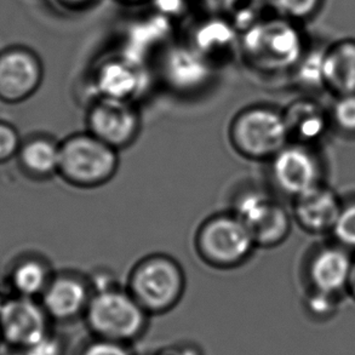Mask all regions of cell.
Returning <instances> with one entry per match:
<instances>
[{"label":"cell","mask_w":355,"mask_h":355,"mask_svg":"<svg viewBox=\"0 0 355 355\" xmlns=\"http://www.w3.org/2000/svg\"><path fill=\"white\" fill-rule=\"evenodd\" d=\"M16 160L27 178L49 180L58 173L60 142L48 135H33L22 141Z\"/></svg>","instance_id":"ac0fdd59"},{"label":"cell","mask_w":355,"mask_h":355,"mask_svg":"<svg viewBox=\"0 0 355 355\" xmlns=\"http://www.w3.org/2000/svg\"><path fill=\"white\" fill-rule=\"evenodd\" d=\"M232 147L243 158L270 160L288 144V132L283 112L256 105L236 113L228 131Z\"/></svg>","instance_id":"5b68a950"},{"label":"cell","mask_w":355,"mask_h":355,"mask_svg":"<svg viewBox=\"0 0 355 355\" xmlns=\"http://www.w3.org/2000/svg\"><path fill=\"white\" fill-rule=\"evenodd\" d=\"M51 319L37 298L11 295L0 309V335L15 351L28 349L51 335Z\"/></svg>","instance_id":"ba28073f"},{"label":"cell","mask_w":355,"mask_h":355,"mask_svg":"<svg viewBox=\"0 0 355 355\" xmlns=\"http://www.w3.org/2000/svg\"><path fill=\"white\" fill-rule=\"evenodd\" d=\"M353 261L348 250L341 245L319 250L308 266V278L313 291L337 297L347 293Z\"/></svg>","instance_id":"9a60e30c"},{"label":"cell","mask_w":355,"mask_h":355,"mask_svg":"<svg viewBox=\"0 0 355 355\" xmlns=\"http://www.w3.org/2000/svg\"><path fill=\"white\" fill-rule=\"evenodd\" d=\"M78 355H134V353L129 345L92 337V341L84 345Z\"/></svg>","instance_id":"f546056e"},{"label":"cell","mask_w":355,"mask_h":355,"mask_svg":"<svg viewBox=\"0 0 355 355\" xmlns=\"http://www.w3.org/2000/svg\"><path fill=\"white\" fill-rule=\"evenodd\" d=\"M239 48L252 67L274 73L296 67L308 46L297 22L274 16L244 31Z\"/></svg>","instance_id":"6da1fadb"},{"label":"cell","mask_w":355,"mask_h":355,"mask_svg":"<svg viewBox=\"0 0 355 355\" xmlns=\"http://www.w3.org/2000/svg\"><path fill=\"white\" fill-rule=\"evenodd\" d=\"M194 245L202 262L217 269L239 267L257 248L248 228L233 212L216 214L202 222Z\"/></svg>","instance_id":"8992f818"},{"label":"cell","mask_w":355,"mask_h":355,"mask_svg":"<svg viewBox=\"0 0 355 355\" xmlns=\"http://www.w3.org/2000/svg\"><path fill=\"white\" fill-rule=\"evenodd\" d=\"M222 16L226 17L239 32L254 26L262 19V12L267 8L266 0H218Z\"/></svg>","instance_id":"cb8c5ba5"},{"label":"cell","mask_w":355,"mask_h":355,"mask_svg":"<svg viewBox=\"0 0 355 355\" xmlns=\"http://www.w3.org/2000/svg\"><path fill=\"white\" fill-rule=\"evenodd\" d=\"M170 21L171 19L155 12L148 19L134 24L130 31L128 38L129 44L125 53L139 61H144V53L168 37L170 33Z\"/></svg>","instance_id":"7402d4cb"},{"label":"cell","mask_w":355,"mask_h":355,"mask_svg":"<svg viewBox=\"0 0 355 355\" xmlns=\"http://www.w3.org/2000/svg\"><path fill=\"white\" fill-rule=\"evenodd\" d=\"M266 3L275 16L298 24L317 14L322 0H266Z\"/></svg>","instance_id":"d4e9b609"},{"label":"cell","mask_w":355,"mask_h":355,"mask_svg":"<svg viewBox=\"0 0 355 355\" xmlns=\"http://www.w3.org/2000/svg\"><path fill=\"white\" fill-rule=\"evenodd\" d=\"M331 233L342 248L355 250V202L342 205Z\"/></svg>","instance_id":"484cf974"},{"label":"cell","mask_w":355,"mask_h":355,"mask_svg":"<svg viewBox=\"0 0 355 355\" xmlns=\"http://www.w3.org/2000/svg\"><path fill=\"white\" fill-rule=\"evenodd\" d=\"M327 87L340 96L355 94V40H342L327 49Z\"/></svg>","instance_id":"44dd1931"},{"label":"cell","mask_w":355,"mask_h":355,"mask_svg":"<svg viewBox=\"0 0 355 355\" xmlns=\"http://www.w3.org/2000/svg\"><path fill=\"white\" fill-rule=\"evenodd\" d=\"M304 308L314 320L327 322L337 313L338 297L312 290L304 301Z\"/></svg>","instance_id":"4316f807"},{"label":"cell","mask_w":355,"mask_h":355,"mask_svg":"<svg viewBox=\"0 0 355 355\" xmlns=\"http://www.w3.org/2000/svg\"><path fill=\"white\" fill-rule=\"evenodd\" d=\"M44 79L42 60L26 46L0 51V102L19 105L38 92Z\"/></svg>","instance_id":"30bf717a"},{"label":"cell","mask_w":355,"mask_h":355,"mask_svg":"<svg viewBox=\"0 0 355 355\" xmlns=\"http://www.w3.org/2000/svg\"><path fill=\"white\" fill-rule=\"evenodd\" d=\"M327 48H307L300 62L293 68L297 82L308 89L327 87L325 58Z\"/></svg>","instance_id":"603a6c76"},{"label":"cell","mask_w":355,"mask_h":355,"mask_svg":"<svg viewBox=\"0 0 355 355\" xmlns=\"http://www.w3.org/2000/svg\"><path fill=\"white\" fill-rule=\"evenodd\" d=\"M22 141L24 139L14 125L0 120V165L16 159Z\"/></svg>","instance_id":"f1b7e54d"},{"label":"cell","mask_w":355,"mask_h":355,"mask_svg":"<svg viewBox=\"0 0 355 355\" xmlns=\"http://www.w3.org/2000/svg\"><path fill=\"white\" fill-rule=\"evenodd\" d=\"M56 1L68 9H82L96 3L97 0H56Z\"/></svg>","instance_id":"1f68e13d"},{"label":"cell","mask_w":355,"mask_h":355,"mask_svg":"<svg viewBox=\"0 0 355 355\" xmlns=\"http://www.w3.org/2000/svg\"><path fill=\"white\" fill-rule=\"evenodd\" d=\"M92 87L97 97L132 102L147 87L144 61L125 51L103 58L92 72Z\"/></svg>","instance_id":"8fae6325"},{"label":"cell","mask_w":355,"mask_h":355,"mask_svg":"<svg viewBox=\"0 0 355 355\" xmlns=\"http://www.w3.org/2000/svg\"><path fill=\"white\" fill-rule=\"evenodd\" d=\"M160 74L171 90L178 94H196L209 85L214 77V63L191 45H175L164 53Z\"/></svg>","instance_id":"5bb4252c"},{"label":"cell","mask_w":355,"mask_h":355,"mask_svg":"<svg viewBox=\"0 0 355 355\" xmlns=\"http://www.w3.org/2000/svg\"><path fill=\"white\" fill-rule=\"evenodd\" d=\"M239 31L223 16H211L193 26L189 43L211 63L230 56L240 46Z\"/></svg>","instance_id":"e0dca14e"},{"label":"cell","mask_w":355,"mask_h":355,"mask_svg":"<svg viewBox=\"0 0 355 355\" xmlns=\"http://www.w3.org/2000/svg\"><path fill=\"white\" fill-rule=\"evenodd\" d=\"M149 317L126 288L112 286L94 291L83 319L92 337L132 346L147 331Z\"/></svg>","instance_id":"7a4b0ae2"},{"label":"cell","mask_w":355,"mask_h":355,"mask_svg":"<svg viewBox=\"0 0 355 355\" xmlns=\"http://www.w3.org/2000/svg\"><path fill=\"white\" fill-rule=\"evenodd\" d=\"M6 288L9 290V286H8V284H5V285H0V309L3 308V306H4V303L6 302V301H8V298H9L10 296H11V295H10V296H8V295H6Z\"/></svg>","instance_id":"836d02e7"},{"label":"cell","mask_w":355,"mask_h":355,"mask_svg":"<svg viewBox=\"0 0 355 355\" xmlns=\"http://www.w3.org/2000/svg\"><path fill=\"white\" fill-rule=\"evenodd\" d=\"M118 152L87 131L71 135L60 142L58 175L73 187H101L118 173Z\"/></svg>","instance_id":"277c9868"},{"label":"cell","mask_w":355,"mask_h":355,"mask_svg":"<svg viewBox=\"0 0 355 355\" xmlns=\"http://www.w3.org/2000/svg\"><path fill=\"white\" fill-rule=\"evenodd\" d=\"M126 290L149 315H163L181 302L186 275L171 256L153 254L139 259L129 277Z\"/></svg>","instance_id":"3957f363"},{"label":"cell","mask_w":355,"mask_h":355,"mask_svg":"<svg viewBox=\"0 0 355 355\" xmlns=\"http://www.w3.org/2000/svg\"><path fill=\"white\" fill-rule=\"evenodd\" d=\"M92 293L90 279L67 270L53 274L39 301L51 322H72L84 318Z\"/></svg>","instance_id":"4fadbf2b"},{"label":"cell","mask_w":355,"mask_h":355,"mask_svg":"<svg viewBox=\"0 0 355 355\" xmlns=\"http://www.w3.org/2000/svg\"><path fill=\"white\" fill-rule=\"evenodd\" d=\"M87 132L120 150L139 137L141 116L134 102L96 97L87 110Z\"/></svg>","instance_id":"9c48e42d"},{"label":"cell","mask_w":355,"mask_h":355,"mask_svg":"<svg viewBox=\"0 0 355 355\" xmlns=\"http://www.w3.org/2000/svg\"><path fill=\"white\" fill-rule=\"evenodd\" d=\"M233 214L244 223L257 248H274L286 239L291 228L288 211L266 193L245 191L234 200Z\"/></svg>","instance_id":"52a82bcc"},{"label":"cell","mask_w":355,"mask_h":355,"mask_svg":"<svg viewBox=\"0 0 355 355\" xmlns=\"http://www.w3.org/2000/svg\"><path fill=\"white\" fill-rule=\"evenodd\" d=\"M347 293H349L352 297L355 300V259L353 261L351 278H349V284H348V290H347Z\"/></svg>","instance_id":"d6a6232c"},{"label":"cell","mask_w":355,"mask_h":355,"mask_svg":"<svg viewBox=\"0 0 355 355\" xmlns=\"http://www.w3.org/2000/svg\"><path fill=\"white\" fill-rule=\"evenodd\" d=\"M332 120L343 132L355 134V94L338 97L332 108Z\"/></svg>","instance_id":"83f0119b"},{"label":"cell","mask_w":355,"mask_h":355,"mask_svg":"<svg viewBox=\"0 0 355 355\" xmlns=\"http://www.w3.org/2000/svg\"><path fill=\"white\" fill-rule=\"evenodd\" d=\"M320 173L317 158L304 144H286L270 159L274 186L293 199L319 186Z\"/></svg>","instance_id":"7c38bea8"},{"label":"cell","mask_w":355,"mask_h":355,"mask_svg":"<svg viewBox=\"0 0 355 355\" xmlns=\"http://www.w3.org/2000/svg\"><path fill=\"white\" fill-rule=\"evenodd\" d=\"M341 209L336 193L322 183L293 199V217L309 233L331 232Z\"/></svg>","instance_id":"2e32d148"},{"label":"cell","mask_w":355,"mask_h":355,"mask_svg":"<svg viewBox=\"0 0 355 355\" xmlns=\"http://www.w3.org/2000/svg\"><path fill=\"white\" fill-rule=\"evenodd\" d=\"M1 345H4V342H3V338H1V335H0V346H1Z\"/></svg>","instance_id":"d590c367"},{"label":"cell","mask_w":355,"mask_h":355,"mask_svg":"<svg viewBox=\"0 0 355 355\" xmlns=\"http://www.w3.org/2000/svg\"><path fill=\"white\" fill-rule=\"evenodd\" d=\"M288 128V139H296L295 144H312L322 139L327 128V119L322 108L314 102L301 100L293 102L283 112Z\"/></svg>","instance_id":"ffe728a7"},{"label":"cell","mask_w":355,"mask_h":355,"mask_svg":"<svg viewBox=\"0 0 355 355\" xmlns=\"http://www.w3.org/2000/svg\"><path fill=\"white\" fill-rule=\"evenodd\" d=\"M153 3L154 12L168 19H178L187 14L188 0H150Z\"/></svg>","instance_id":"4dcf8cb0"},{"label":"cell","mask_w":355,"mask_h":355,"mask_svg":"<svg viewBox=\"0 0 355 355\" xmlns=\"http://www.w3.org/2000/svg\"><path fill=\"white\" fill-rule=\"evenodd\" d=\"M121 1L128 3V4H139V3H144L146 0H121Z\"/></svg>","instance_id":"e575fe53"},{"label":"cell","mask_w":355,"mask_h":355,"mask_svg":"<svg viewBox=\"0 0 355 355\" xmlns=\"http://www.w3.org/2000/svg\"><path fill=\"white\" fill-rule=\"evenodd\" d=\"M50 264L40 256H22L10 266L6 284L11 295L37 298L43 295L53 277Z\"/></svg>","instance_id":"d6986e66"}]
</instances>
